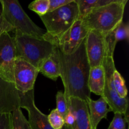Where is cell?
I'll return each instance as SVG.
<instances>
[{"instance_id": "cell-13", "label": "cell", "mask_w": 129, "mask_h": 129, "mask_svg": "<svg viewBox=\"0 0 129 129\" xmlns=\"http://www.w3.org/2000/svg\"><path fill=\"white\" fill-rule=\"evenodd\" d=\"M68 107L75 118L72 129H93L86 102L76 97H71Z\"/></svg>"}, {"instance_id": "cell-2", "label": "cell", "mask_w": 129, "mask_h": 129, "mask_svg": "<svg viewBox=\"0 0 129 129\" xmlns=\"http://www.w3.org/2000/svg\"><path fill=\"white\" fill-rule=\"evenodd\" d=\"M105 40L106 51L102 63L105 71V86L103 97L108 105H109L111 112L113 113L118 112L123 114L125 115L124 119L127 123H128V97L120 98L116 91L113 83V75L116 69L113 59V53L117 43L115 40L114 30L105 35Z\"/></svg>"}, {"instance_id": "cell-26", "label": "cell", "mask_w": 129, "mask_h": 129, "mask_svg": "<svg viewBox=\"0 0 129 129\" xmlns=\"http://www.w3.org/2000/svg\"><path fill=\"white\" fill-rule=\"evenodd\" d=\"M12 31H15V28L10 23L6 21L3 15L1 10H0V37L5 33H8Z\"/></svg>"}, {"instance_id": "cell-25", "label": "cell", "mask_w": 129, "mask_h": 129, "mask_svg": "<svg viewBox=\"0 0 129 129\" xmlns=\"http://www.w3.org/2000/svg\"><path fill=\"white\" fill-rule=\"evenodd\" d=\"M0 129H12L11 113L0 114Z\"/></svg>"}, {"instance_id": "cell-3", "label": "cell", "mask_w": 129, "mask_h": 129, "mask_svg": "<svg viewBox=\"0 0 129 129\" xmlns=\"http://www.w3.org/2000/svg\"><path fill=\"white\" fill-rule=\"evenodd\" d=\"M40 17L47 29L43 39L54 45L79 18V13L76 3L72 2Z\"/></svg>"}, {"instance_id": "cell-27", "label": "cell", "mask_w": 129, "mask_h": 129, "mask_svg": "<svg viewBox=\"0 0 129 129\" xmlns=\"http://www.w3.org/2000/svg\"><path fill=\"white\" fill-rule=\"evenodd\" d=\"M49 2H50V7H49V11H51L60 6L66 5L72 2H74V0H49Z\"/></svg>"}, {"instance_id": "cell-8", "label": "cell", "mask_w": 129, "mask_h": 129, "mask_svg": "<svg viewBox=\"0 0 129 129\" xmlns=\"http://www.w3.org/2000/svg\"><path fill=\"white\" fill-rule=\"evenodd\" d=\"M89 31V29L84 26L81 19H78L54 45L57 47L63 54L70 55L79 48L85 40Z\"/></svg>"}, {"instance_id": "cell-6", "label": "cell", "mask_w": 129, "mask_h": 129, "mask_svg": "<svg viewBox=\"0 0 129 129\" xmlns=\"http://www.w3.org/2000/svg\"><path fill=\"white\" fill-rule=\"evenodd\" d=\"M0 3L3 15L14 27L15 35L25 34L43 39L45 31L30 18L18 0H0Z\"/></svg>"}, {"instance_id": "cell-14", "label": "cell", "mask_w": 129, "mask_h": 129, "mask_svg": "<svg viewBox=\"0 0 129 129\" xmlns=\"http://www.w3.org/2000/svg\"><path fill=\"white\" fill-rule=\"evenodd\" d=\"M86 103L89 109V117L93 129H97V126L103 118H107V114L111 112L108 108V104L103 96L96 101H94L91 98L86 100Z\"/></svg>"}, {"instance_id": "cell-15", "label": "cell", "mask_w": 129, "mask_h": 129, "mask_svg": "<svg viewBox=\"0 0 129 129\" xmlns=\"http://www.w3.org/2000/svg\"><path fill=\"white\" fill-rule=\"evenodd\" d=\"M88 85L91 93L103 96L105 86V71L103 66L90 68Z\"/></svg>"}, {"instance_id": "cell-4", "label": "cell", "mask_w": 129, "mask_h": 129, "mask_svg": "<svg viewBox=\"0 0 129 129\" xmlns=\"http://www.w3.org/2000/svg\"><path fill=\"white\" fill-rule=\"evenodd\" d=\"M16 57L20 58L37 68L49 58L54 50L55 45L40 38L21 34L14 37Z\"/></svg>"}, {"instance_id": "cell-16", "label": "cell", "mask_w": 129, "mask_h": 129, "mask_svg": "<svg viewBox=\"0 0 129 129\" xmlns=\"http://www.w3.org/2000/svg\"><path fill=\"white\" fill-rule=\"evenodd\" d=\"M39 73H41L45 77L55 81L60 77V69L55 46L52 55L47 58L40 67Z\"/></svg>"}, {"instance_id": "cell-28", "label": "cell", "mask_w": 129, "mask_h": 129, "mask_svg": "<svg viewBox=\"0 0 129 129\" xmlns=\"http://www.w3.org/2000/svg\"><path fill=\"white\" fill-rule=\"evenodd\" d=\"M127 1H128V0H98L96 5L94 8L105 6V5H109L111 3H121L126 5Z\"/></svg>"}, {"instance_id": "cell-24", "label": "cell", "mask_w": 129, "mask_h": 129, "mask_svg": "<svg viewBox=\"0 0 129 129\" xmlns=\"http://www.w3.org/2000/svg\"><path fill=\"white\" fill-rule=\"evenodd\" d=\"M125 120L122 117V114L118 112L114 113V117L107 129H127Z\"/></svg>"}, {"instance_id": "cell-19", "label": "cell", "mask_w": 129, "mask_h": 129, "mask_svg": "<svg viewBox=\"0 0 129 129\" xmlns=\"http://www.w3.org/2000/svg\"><path fill=\"white\" fill-rule=\"evenodd\" d=\"M50 7L49 0H34L28 5V8L42 16L49 12Z\"/></svg>"}, {"instance_id": "cell-18", "label": "cell", "mask_w": 129, "mask_h": 129, "mask_svg": "<svg viewBox=\"0 0 129 129\" xmlns=\"http://www.w3.org/2000/svg\"><path fill=\"white\" fill-rule=\"evenodd\" d=\"M113 78L115 88L118 96L121 98L127 97L128 91L125 85V81L120 73L117 69H115L113 73Z\"/></svg>"}, {"instance_id": "cell-30", "label": "cell", "mask_w": 129, "mask_h": 129, "mask_svg": "<svg viewBox=\"0 0 129 129\" xmlns=\"http://www.w3.org/2000/svg\"><path fill=\"white\" fill-rule=\"evenodd\" d=\"M61 129H72V128H71V127H69V126L64 124V126L62 127V128Z\"/></svg>"}, {"instance_id": "cell-23", "label": "cell", "mask_w": 129, "mask_h": 129, "mask_svg": "<svg viewBox=\"0 0 129 129\" xmlns=\"http://www.w3.org/2000/svg\"><path fill=\"white\" fill-rule=\"evenodd\" d=\"M115 40L117 42L121 40L128 41L129 39V25L128 23L121 21L115 30Z\"/></svg>"}, {"instance_id": "cell-29", "label": "cell", "mask_w": 129, "mask_h": 129, "mask_svg": "<svg viewBox=\"0 0 129 129\" xmlns=\"http://www.w3.org/2000/svg\"><path fill=\"white\" fill-rule=\"evenodd\" d=\"M74 121H75V118H74V115H73V113H72L71 112L69 111V112L68 113V114L67 115V116L66 117V118H64L65 124L69 126V127H72L73 126V125H74Z\"/></svg>"}, {"instance_id": "cell-21", "label": "cell", "mask_w": 129, "mask_h": 129, "mask_svg": "<svg viewBox=\"0 0 129 129\" xmlns=\"http://www.w3.org/2000/svg\"><path fill=\"white\" fill-rule=\"evenodd\" d=\"M56 110L60 115L63 118H66L67 115L69 112V108L67 104L66 100L64 93L63 91H58L56 94Z\"/></svg>"}, {"instance_id": "cell-10", "label": "cell", "mask_w": 129, "mask_h": 129, "mask_svg": "<svg viewBox=\"0 0 129 129\" xmlns=\"http://www.w3.org/2000/svg\"><path fill=\"white\" fill-rule=\"evenodd\" d=\"M85 48L90 68L102 66L106 51L105 35L90 30L86 37Z\"/></svg>"}, {"instance_id": "cell-9", "label": "cell", "mask_w": 129, "mask_h": 129, "mask_svg": "<svg viewBox=\"0 0 129 129\" xmlns=\"http://www.w3.org/2000/svg\"><path fill=\"white\" fill-rule=\"evenodd\" d=\"M39 70L20 58L16 57L14 66V84L18 91L26 93L34 89Z\"/></svg>"}, {"instance_id": "cell-5", "label": "cell", "mask_w": 129, "mask_h": 129, "mask_svg": "<svg viewBox=\"0 0 129 129\" xmlns=\"http://www.w3.org/2000/svg\"><path fill=\"white\" fill-rule=\"evenodd\" d=\"M125 5L121 3H111L93 8L81 19L87 28L108 34L117 28L123 21Z\"/></svg>"}, {"instance_id": "cell-20", "label": "cell", "mask_w": 129, "mask_h": 129, "mask_svg": "<svg viewBox=\"0 0 129 129\" xmlns=\"http://www.w3.org/2000/svg\"><path fill=\"white\" fill-rule=\"evenodd\" d=\"M98 0H74L78 6L79 13V18L82 19L90 12L97 3Z\"/></svg>"}, {"instance_id": "cell-22", "label": "cell", "mask_w": 129, "mask_h": 129, "mask_svg": "<svg viewBox=\"0 0 129 129\" xmlns=\"http://www.w3.org/2000/svg\"><path fill=\"white\" fill-rule=\"evenodd\" d=\"M47 118L49 124L54 129H61L65 124L64 118L56 109L51 111L50 114L47 115Z\"/></svg>"}, {"instance_id": "cell-17", "label": "cell", "mask_w": 129, "mask_h": 129, "mask_svg": "<svg viewBox=\"0 0 129 129\" xmlns=\"http://www.w3.org/2000/svg\"><path fill=\"white\" fill-rule=\"evenodd\" d=\"M12 114V129H32L28 120L23 114L21 108H17Z\"/></svg>"}, {"instance_id": "cell-11", "label": "cell", "mask_w": 129, "mask_h": 129, "mask_svg": "<svg viewBox=\"0 0 129 129\" xmlns=\"http://www.w3.org/2000/svg\"><path fill=\"white\" fill-rule=\"evenodd\" d=\"M20 108H24L28 113V122L32 129H54L48 121L47 115L40 112L35 104L34 89L26 93L19 91Z\"/></svg>"}, {"instance_id": "cell-7", "label": "cell", "mask_w": 129, "mask_h": 129, "mask_svg": "<svg viewBox=\"0 0 129 129\" xmlns=\"http://www.w3.org/2000/svg\"><path fill=\"white\" fill-rule=\"evenodd\" d=\"M16 57L14 37L10 36L8 33H5L0 37V76L6 81L14 82Z\"/></svg>"}, {"instance_id": "cell-1", "label": "cell", "mask_w": 129, "mask_h": 129, "mask_svg": "<svg viewBox=\"0 0 129 129\" xmlns=\"http://www.w3.org/2000/svg\"><path fill=\"white\" fill-rule=\"evenodd\" d=\"M85 40L70 55L63 54L55 46L60 77L64 84V93L68 106L71 97L78 98L85 102L91 98V92L88 85L91 68L86 52Z\"/></svg>"}, {"instance_id": "cell-12", "label": "cell", "mask_w": 129, "mask_h": 129, "mask_svg": "<svg viewBox=\"0 0 129 129\" xmlns=\"http://www.w3.org/2000/svg\"><path fill=\"white\" fill-rule=\"evenodd\" d=\"M17 108H21L19 91L13 83L0 76V114L12 113Z\"/></svg>"}]
</instances>
